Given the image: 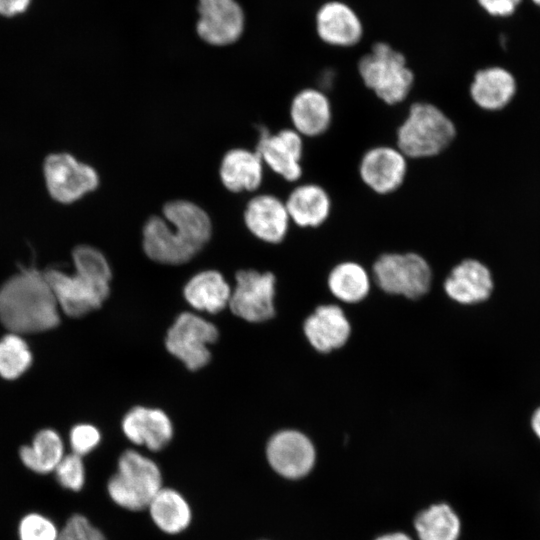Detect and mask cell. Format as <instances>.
Segmentation results:
<instances>
[{
    "mask_svg": "<svg viewBox=\"0 0 540 540\" xmlns=\"http://www.w3.org/2000/svg\"><path fill=\"white\" fill-rule=\"evenodd\" d=\"M19 456L28 469L46 474L54 471L64 457V445L57 432L43 429L35 435L31 445L20 448Z\"/></svg>",
    "mask_w": 540,
    "mask_h": 540,
    "instance_id": "cell-27",
    "label": "cell"
},
{
    "mask_svg": "<svg viewBox=\"0 0 540 540\" xmlns=\"http://www.w3.org/2000/svg\"><path fill=\"white\" fill-rule=\"evenodd\" d=\"M184 296L195 309L217 313L229 303L231 290L219 272L207 270L187 282Z\"/></svg>",
    "mask_w": 540,
    "mask_h": 540,
    "instance_id": "cell-25",
    "label": "cell"
},
{
    "mask_svg": "<svg viewBox=\"0 0 540 540\" xmlns=\"http://www.w3.org/2000/svg\"><path fill=\"white\" fill-rule=\"evenodd\" d=\"M218 336L216 327L207 320L189 313L180 314L167 332V350L190 370L205 366L210 359L208 345Z\"/></svg>",
    "mask_w": 540,
    "mask_h": 540,
    "instance_id": "cell-9",
    "label": "cell"
},
{
    "mask_svg": "<svg viewBox=\"0 0 540 540\" xmlns=\"http://www.w3.org/2000/svg\"><path fill=\"white\" fill-rule=\"evenodd\" d=\"M533 2L540 6V0H533Z\"/></svg>",
    "mask_w": 540,
    "mask_h": 540,
    "instance_id": "cell-39",
    "label": "cell"
},
{
    "mask_svg": "<svg viewBox=\"0 0 540 540\" xmlns=\"http://www.w3.org/2000/svg\"><path fill=\"white\" fill-rule=\"evenodd\" d=\"M58 534L55 524L38 513L24 516L18 526L20 540H57Z\"/></svg>",
    "mask_w": 540,
    "mask_h": 540,
    "instance_id": "cell-31",
    "label": "cell"
},
{
    "mask_svg": "<svg viewBox=\"0 0 540 540\" xmlns=\"http://www.w3.org/2000/svg\"><path fill=\"white\" fill-rule=\"evenodd\" d=\"M275 287L273 273L241 270L236 274V285L228 305L235 315L246 321L269 320L275 315Z\"/></svg>",
    "mask_w": 540,
    "mask_h": 540,
    "instance_id": "cell-11",
    "label": "cell"
},
{
    "mask_svg": "<svg viewBox=\"0 0 540 540\" xmlns=\"http://www.w3.org/2000/svg\"><path fill=\"white\" fill-rule=\"evenodd\" d=\"M302 331L314 351L330 354L347 344L352 328L342 306L330 303L317 306L304 319Z\"/></svg>",
    "mask_w": 540,
    "mask_h": 540,
    "instance_id": "cell-15",
    "label": "cell"
},
{
    "mask_svg": "<svg viewBox=\"0 0 540 540\" xmlns=\"http://www.w3.org/2000/svg\"><path fill=\"white\" fill-rule=\"evenodd\" d=\"M291 222L300 228L316 229L329 220L333 202L328 190L318 183L297 185L284 201Z\"/></svg>",
    "mask_w": 540,
    "mask_h": 540,
    "instance_id": "cell-20",
    "label": "cell"
},
{
    "mask_svg": "<svg viewBox=\"0 0 540 540\" xmlns=\"http://www.w3.org/2000/svg\"><path fill=\"white\" fill-rule=\"evenodd\" d=\"M219 175L231 192L253 191L262 182L263 162L255 151L232 149L224 155Z\"/></svg>",
    "mask_w": 540,
    "mask_h": 540,
    "instance_id": "cell-24",
    "label": "cell"
},
{
    "mask_svg": "<svg viewBox=\"0 0 540 540\" xmlns=\"http://www.w3.org/2000/svg\"><path fill=\"white\" fill-rule=\"evenodd\" d=\"M198 35L212 45L232 44L244 29V14L235 0H199Z\"/></svg>",
    "mask_w": 540,
    "mask_h": 540,
    "instance_id": "cell-16",
    "label": "cell"
},
{
    "mask_svg": "<svg viewBox=\"0 0 540 540\" xmlns=\"http://www.w3.org/2000/svg\"><path fill=\"white\" fill-rule=\"evenodd\" d=\"M315 27L322 42L334 47L348 48L360 42L363 24L356 11L347 3L332 0L320 6Z\"/></svg>",
    "mask_w": 540,
    "mask_h": 540,
    "instance_id": "cell-17",
    "label": "cell"
},
{
    "mask_svg": "<svg viewBox=\"0 0 540 540\" xmlns=\"http://www.w3.org/2000/svg\"><path fill=\"white\" fill-rule=\"evenodd\" d=\"M59 307L44 274L22 270L0 288V320L15 334L37 333L59 324Z\"/></svg>",
    "mask_w": 540,
    "mask_h": 540,
    "instance_id": "cell-2",
    "label": "cell"
},
{
    "mask_svg": "<svg viewBox=\"0 0 540 540\" xmlns=\"http://www.w3.org/2000/svg\"><path fill=\"white\" fill-rule=\"evenodd\" d=\"M363 85L389 106L403 103L410 95L415 74L402 52L386 42H376L358 61Z\"/></svg>",
    "mask_w": 540,
    "mask_h": 540,
    "instance_id": "cell-4",
    "label": "cell"
},
{
    "mask_svg": "<svg viewBox=\"0 0 540 540\" xmlns=\"http://www.w3.org/2000/svg\"><path fill=\"white\" fill-rule=\"evenodd\" d=\"M370 276L381 292L413 301L428 294L433 284L430 263L416 251L379 254L371 264Z\"/></svg>",
    "mask_w": 540,
    "mask_h": 540,
    "instance_id": "cell-5",
    "label": "cell"
},
{
    "mask_svg": "<svg viewBox=\"0 0 540 540\" xmlns=\"http://www.w3.org/2000/svg\"><path fill=\"white\" fill-rule=\"evenodd\" d=\"M126 437L137 445H145L149 450L158 451L168 444L173 429L168 416L159 409L135 407L122 422Z\"/></svg>",
    "mask_w": 540,
    "mask_h": 540,
    "instance_id": "cell-21",
    "label": "cell"
},
{
    "mask_svg": "<svg viewBox=\"0 0 540 540\" xmlns=\"http://www.w3.org/2000/svg\"><path fill=\"white\" fill-rule=\"evenodd\" d=\"M43 176L50 197L60 204H72L99 184L96 170L72 154L58 152L43 162Z\"/></svg>",
    "mask_w": 540,
    "mask_h": 540,
    "instance_id": "cell-7",
    "label": "cell"
},
{
    "mask_svg": "<svg viewBox=\"0 0 540 540\" xmlns=\"http://www.w3.org/2000/svg\"><path fill=\"white\" fill-rule=\"evenodd\" d=\"M244 221L253 235L271 244L284 240L291 222L285 202L270 194L258 195L247 203Z\"/></svg>",
    "mask_w": 540,
    "mask_h": 540,
    "instance_id": "cell-19",
    "label": "cell"
},
{
    "mask_svg": "<svg viewBox=\"0 0 540 540\" xmlns=\"http://www.w3.org/2000/svg\"><path fill=\"white\" fill-rule=\"evenodd\" d=\"M515 89V80L510 72L501 67H488L475 73L469 94L479 108L495 111L509 103Z\"/></svg>",
    "mask_w": 540,
    "mask_h": 540,
    "instance_id": "cell-23",
    "label": "cell"
},
{
    "mask_svg": "<svg viewBox=\"0 0 540 540\" xmlns=\"http://www.w3.org/2000/svg\"><path fill=\"white\" fill-rule=\"evenodd\" d=\"M292 128L303 138L321 137L333 123V106L328 94L317 87L297 92L289 109Z\"/></svg>",
    "mask_w": 540,
    "mask_h": 540,
    "instance_id": "cell-18",
    "label": "cell"
},
{
    "mask_svg": "<svg viewBox=\"0 0 540 540\" xmlns=\"http://www.w3.org/2000/svg\"><path fill=\"white\" fill-rule=\"evenodd\" d=\"M58 483L69 490L79 491L85 482V468L81 456L65 455L55 468Z\"/></svg>",
    "mask_w": 540,
    "mask_h": 540,
    "instance_id": "cell-32",
    "label": "cell"
},
{
    "mask_svg": "<svg viewBox=\"0 0 540 540\" xmlns=\"http://www.w3.org/2000/svg\"><path fill=\"white\" fill-rule=\"evenodd\" d=\"M454 121L439 106L413 102L395 132V145L409 160H424L444 153L454 142Z\"/></svg>",
    "mask_w": 540,
    "mask_h": 540,
    "instance_id": "cell-3",
    "label": "cell"
},
{
    "mask_svg": "<svg viewBox=\"0 0 540 540\" xmlns=\"http://www.w3.org/2000/svg\"><path fill=\"white\" fill-rule=\"evenodd\" d=\"M57 540H106V538L86 517L76 514L67 520Z\"/></svg>",
    "mask_w": 540,
    "mask_h": 540,
    "instance_id": "cell-33",
    "label": "cell"
},
{
    "mask_svg": "<svg viewBox=\"0 0 540 540\" xmlns=\"http://www.w3.org/2000/svg\"><path fill=\"white\" fill-rule=\"evenodd\" d=\"M460 520L446 504H437L422 511L415 520L420 540H457Z\"/></svg>",
    "mask_w": 540,
    "mask_h": 540,
    "instance_id": "cell-28",
    "label": "cell"
},
{
    "mask_svg": "<svg viewBox=\"0 0 540 540\" xmlns=\"http://www.w3.org/2000/svg\"><path fill=\"white\" fill-rule=\"evenodd\" d=\"M31 4V0H0V15L13 17L25 12Z\"/></svg>",
    "mask_w": 540,
    "mask_h": 540,
    "instance_id": "cell-36",
    "label": "cell"
},
{
    "mask_svg": "<svg viewBox=\"0 0 540 540\" xmlns=\"http://www.w3.org/2000/svg\"><path fill=\"white\" fill-rule=\"evenodd\" d=\"M100 441V433L92 425L79 424L72 428L70 433V445L73 453L83 456L91 452Z\"/></svg>",
    "mask_w": 540,
    "mask_h": 540,
    "instance_id": "cell-34",
    "label": "cell"
},
{
    "mask_svg": "<svg viewBox=\"0 0 540 540\" xmlns=\"http://www.w3.org/2000/svg\"><path fill=\"white\" fill-rule=\"evenodd\" d=\"M154 523L164 532L176 534L183 531L191 521V510L177 491L161 488L148 505Z\"/></svg>",
    "mask_w": 540,
    "mask_h": 540,
    "instance_id": "cell-26",
    "label": "cell"
},
{
    "mask_svg": "<svg viewBox=\"0 0 540 540\" xmlns=\"http://www.w3.org/2000/svg\"><path fill=\"white\" fill-rule=\"evenodd\" d=\"M266 455L271 467L281 476L290 479L308 474L316 459L312 441L294 429L274 434L267 444Z\"/></svg>",
    "mask_w": 540,
    "mask_h": 540,
    "instance_id": "cell-14",
    "label": "cell"
},
{
    "mask_svg": "<svg viewBox=\"0 0 540 540\" xmlns=\"http://www.w3.org/2000/svg\"><path fill=\"white\" fill-rule=\"evenodd\" d=\"M531 428L536 437L540 440V407H538L531 417Z\"/></svg>",
    "mask_w": 540,
    "mask_h": 540,
    "instance_id": "cell-37",
    "label": "cell"
},
{
    "mask_svg": "<svg viewBox=\"0 0 540 540\" xmlns=\"http://www.w3.org/2000/svg\"><path fill=\"white\" fill-rule=\"evenodd\" d=\"M32 362V354L26 342L15 333L0 340V375L15 379L23 374Z\"/></svg>",
    "mask_w": 540,
    "mask_h": 540,
    "instance_id": "cell-29",
    "label": "cell"
},
{
    "mask_svg": "<svg viewBox=\"0 0 540 540\" xmlns=\"http://www.w3.org/2000/svg\"><path fill=\"white\" fill-rule=\"evenodd\" d=\"M376 540H412V539L403 533H393V534L383 535L377 538Z\"/></svg>",
    "mask_w": 540,
    "mask_h": 540,
    "instance_id": "cell-38",
    "label": "cell"
},
{
    "mask_svg": "<svg viewBox=\"0 0 540 540\" xmlns=\"http://www.w3.org/2000/svg\"><path fill=\"white\" fill-rule=\"evenodd\" d=\"M303 139L293 128L271 134L262 127L255 152L273 172L286 181L295 182L303 174Z\"/></svg>",
    "mask_w": 540,
    "mask_h": 540,
    "instance_id": "cell-12",
    "label": "cell"
},
{
    "mask_svg": "<svg viewBox=\"0 0 540 540\" xmlns=\"http://www.w3.org/2000/svg\"><path fill=\"white\" fill-rule=\"evenodd\" d=\"M163 216L150 217L143 228L144 252L156 262L185 263L210 239V218L193 202L170 201L163 207Z\"/></svg>",
    "mask_w": 540,
    "mask_h": 540,
    "instance_id": "cell-1",
    "label": "cell"
},
{
    "mask_svg": "<svg viewBox=\"0 0 540 540\" xmlns=\"http://www.w3.org/2000/svg\"><path fill=\"white\" fill-rule=\"evenodd\" d=\"M442 288L451 301L472 307L488 301L494 291V280L485 263L463 258L449 270Z\"/></svg>",
    "mask_w": 540,
    "mask_h": 540,
    "instance_id": "cell-13",
    "label": "cell"
},
{
    "mask_svg": "<svg viewBox=\"0 0 540 540\" xmlns=\"http://www.w3.org/2000/svg\"><path fill=\"white\" fill-rule=\"evenodd\" d=\"M59 309L71 317H80L99 308L109 295V282L79 273L67 274L49 269L44 272Z\"/></svg>",
    "mask_w": 540,
    "mask_h": 540,
    "instance_id": "cell-10",
    "label": "cell"
},
{
    "mask_svg": "<svg viewBox=\"0 0 540 540\" xmlns=\"http://www.w3.org/2000/svg\"><path fill=\"white\" fill-rule=\"evenodd\" d=\"M327 287L338 304L353 305L367 298L372 280L369 270L363 264L347 259L330 269Z\"/></svg>",
    "mask_w": 540,
    "mask_h": 540,
    "instance_id": "cell-22",
    "label": "cell"
},
{
    "mask_svg": "<svg viewBox=\"0 0 540 540\" xmlns=\"http://www.w3.org/2000/svg\"><path fill=\"white\" fill-rule=\"evenodd\" d=\"M161 484L158 466L140 453L127 450L120 456L118 471L110 478L107 489L117 505L138 511L148 507Z\"/></svg>",
    "mask_w": 540,
    "mask_h": 540,
    "instance_id": "cell-6",
    "label": "cell"
},
{
    "mask_svg": "<svg viewBox=\"0 0 540 540\" xmlns=\"http://www.w3.org/2000/svg\"><path fill=\"white\" fill-rule=\"evenodd\" d=\"M357 172L361 182L372 193L389 196L404 185L409 159L396 145L378 144L363 152Z\"/></svg>",
    "mask_w": 540,
    "mask_h": 540,
    "instance_id": "cell-8",
    "label": "cell"
},
{
    "mask_svg": "<svg viewBox=\"0 0 540 540\" xmlns=\"http://www.w3.org/2000/svg\"><path fill=\"white\" fill-rule=\"evenodd\" d=\"M75 272L81 275L110 282L111 270L104 255L88 245L77 246L72 253Z\"/></svg>",
    "mask_w": 540,
    "mask_h": 540,
    "instance_id": "cell-30",
    "label": "cell"
},
{
    "mask_svg": "<svg viewBox=\"0 0 540 540\" xmlns=\"http://www.w3.org/2000/svg\"><path fill=\"white\" fill-rule=\"evenodd\" d=\"M478 4L490 15L505 17L511 15L521 0H477Z\"/></svg>",
    "mask_w": 540,
    "mask_h": 540,
    "instance_id": "cell-35",
    "label": "cell"
}]
</instances>
